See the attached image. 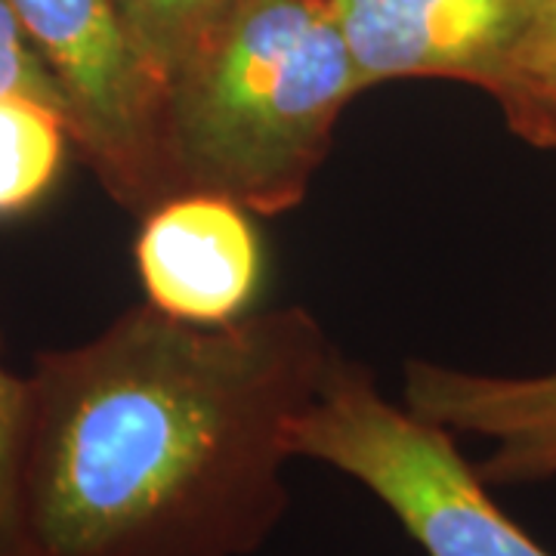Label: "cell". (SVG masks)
I'll list each match as a JSON object with an SVG mask.
<instances>
[{
	"label": "cell",
	"instance_id": "cell-2",
	"mask_svg": "<svg viewBox=\"0 0 556 556\" xmlns=\"http://www.w3.org/2000/svg\"><path fill=\"white\" fill-rule=\"evenodd\" d=\"M358 93L328 0H236L167 84L174 195L214 192L260 217L294 211Z\"/></svg>",
	"mask_w": 556,
	"mask_h": 556
},
{
	"label": "cell",
	"instance_id": "cell-9",
	"mask_svg": "<svg viewBox=\"0 0 556 556\" xmlns=\"http://www.w3.org/2000/svg\"><path fill=\"white\" fill-rule=\"evenodd\" d=\"M482 90L522 142L556 149V0L541 3Z\"/></svg>",
	"mask_w": 556,
	"mask_h": 556
},
{
	"label": "cell",
	"instance_id": "cell-4",
	"mask_svg": "<svg viewBox=\"0 0 556 556\" xmlns=\"http://www.w3.org/2000/svg\"><path fill=\"white\" fill-rule=\"evenodd\" d=\"M60 84L72 142L124 211L174 195L164 142L167 90L142 60L115 0H10Z\"/></svg>",
	"mask_w": 556,
	"mask_h": 556
},
{
	"label": "cell",
	"instance_id": "cell-11",
	"mask_svg": "<svg viewBox=\"0 0 556 556\" xmlns=\"http://www.w3.org/2000/svg\"><path fill=\"white\" fill-rule=\"evenodd\" d=\"M28 417V378L0 362V556H22L20 467Z\"/></svg>",
	"mask_w": 556,
	"mask_h": 556
},
{
	"label": "cell",
	"instance_id": "cell-8",
	"mask_svg": "<svg viewBox=\"0 0 556 556\" xmlns=\"http://www.w3.org/2000/svg\"><path fill=\"white\" fill-rule=\"evenodd\" d=\"M72 127L56 105L22 93L0 97V219L31 211L60 182Z\"/></svg>",
	"mask_w": 556,
	"mask_h": 556
},
{
	"label": "cell",
	"instance_id": "cell-6",
	"mask_svg": "<svg viewBox=\"0 0 556 556\" xmlns=\"http://www.w3.org/2000/svg\"><path fill=\"white\" fill-rule=\"evenodd\" d=\"M134 254L146 303L195 325L244 316L263 281L251 211L214 192H177L152 207Z\"/></svg>",
	"mask_w": 556,
	"mask_h": 556
},
{
	"label": "cell",
	"instance_id": "cell-5",
	"mask_svg": "<svg viewBox=\"0 0 556 556\" xmlns=\"http://www.w3.org/2000/svg\"><path fill=\"white\" fill-rule=\"evenodd\" d=\"M544 0H328L362 90L445 78L485 87Z\"/></svg>",
	"mask_w": 556,
	"mask_h": 556
},
{
	"label": "cell",
	"instance_id": "cell-12",
	"mask_svg": "<svg viewBox=\"0 0 556 556\" xmlns=\"http://www.w3.org/2000/svg\"><path fill=\"white\" fill-rule=\"evenodd\" d=\"M3 93H22V97L50 102L68 118L60 84L47 68L38 47L31 43L28 31L22 28L10 0H0V97Z\"/></svg>",
	"mask_w": 556,
	"mask_h": 556
},
{
	"label": "cell",
	"instance_id": "cell-7",
	"mask_svg": "<svg viewBox=\"0 0 556 556\" xmlns=\"http://www.w3.org/2000/svg\"><path fill=\"white\" fill-rule=\"evenodd\" d=\"M402 405L455 437H477L489 485L556 479V371L532 378L479 375L430 358H408Z\"/></svg>",
	"mask_w": 556,
	"mask_h": 556
},
{
	"label": "cell",
	"instance_id": "cell-10",
	"mask_svg": "<svg viewBox=\"0 0 556 556\" xmlns=\"http://www.w3.org/2000/svg\"><path fill=\"white\" fill-rule=\"evenodd\" d=\"M130 38L167 90L236 0H115Z\"/></svg>",
	"mask_w": 556,
	"mask_h": 556
},
{
	"label": "cell",
	"instance_id": "cell-1",
	"mask_svg": "<svg viewBox=\"0 0 556 556\" xmlns=\"http://www.w3.org/2000/svg\"><path fill=\"white\" fill-rule=\"evenodd\" d=\"M338 356L306 306L195 325L152 303L28 378L22 556H254Z\"/></svg>",
	"mask_w": 556,
	"mask_h": 556
},
{
	"label": "cell",
	"instance_id": "cell-3",
	"mask_svg": "<svg viewBox=\"0 0 556 556\" xmlns=\"http://www.w3.org/2000/svg\"><path fill=\"white\" fill-rule=\"evenodd\" d=\"M291 448L371 492L424 556H556L497 507L455 433L383 396L375 375L340 353Z\"/></svg>",
	"mask_w": 556,
	"mask_h": 556
}]
</instances>
